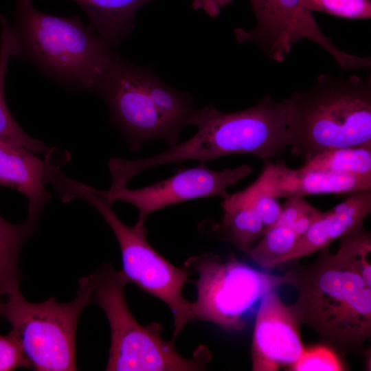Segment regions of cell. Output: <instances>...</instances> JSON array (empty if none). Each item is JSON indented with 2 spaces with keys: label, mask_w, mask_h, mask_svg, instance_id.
<instances>
[{
  "label": "cell",
  "mask_w": 371,
  "mask_h": 371,
  "mask_svg": "<svg viewBox=\"0 0 371 371\" xmlns=\"http://www.w3.org/2000/svg\"><path fill=\"white\" fill-rule=\"evenodd\" d=\"M297 297L290 308L322 341L344 355H362L371 337V288L329 247L311 264L289 270Z\"/></svg>",
  "instance_id": "1"
},
{
  "label": "cell",
  "mask_w": 371,
  "mask_h": 371,
  "mask_svg": "<svg viewBox=\"0 0 371 371\" xmlns=\"http://www.w3.org/2000/svg\"><path fill=\"white\" fill-rule=\"evenodd\" d=\"M292 154L304 161L339 148L371 145V76H318L283 100Z\"/></svg>",
  "instance_id": "2"
},
{
  "label": "cell",
  "mask_w": 371,
  "mask_h": 371,
  "mask_svg": "<svg viewBox=\"0 0 371 371\" xmlns=\"http://www.w3.org/2000/svg\"><path fill=\"white\" fill-rule=\"evenodd\" d=\"M190 125L196 126L197 132L189 139L152 157L128 159L125 168L128 175L133 177L163 164L205 162L231 155L269 159L281 155L290 144L284 103L270 95L236 112H222L212 104L195 109Z\"/></svg>",
  "instance_id": "3"
},
{
  "label": "cell",
  "mask_w": 371,
  "mask_h": 371,
  "mask_svg": "<svg viewBox=\"0 0 371 371\" xmlns=\"http://www.w3.org/2000/svg\"><path fill=\"white\" fill-rule=\"evenodd\" d=\"M13 17L18 56L69 86L93 91L117 54L78 16L49 14L17 0Z\"/></svg>",
  "instance_id": "4"
},
{
  "label": "cell",
  "mask_w": 371,
  "mask_h": 371,
  "mask_svg": "<svg viewBox=\"0 0 371 371\" xmlns=\"http://www.w3.org/2000/svg\"><path fill=\"white\" fill-rule=\"evenodd\" d=\"M107 104L112 122L132 150L154 139L177 144L196 109L186 92L172 89L147 67L117 54L94 90Z\"/></svg>",
  "instance_id": "5"
},
{
  "label": "cell",
  "mask_w": 371,
  "mask_h": 371,
  "mask_svg": "<svg viewBox=\"0 0 371 371\" xmlns=\"http://www.w3.org/2000/svg\"><path fill=\"white\" fill-rule=\"evenodd\" d=\"M93 302L104 312L109 323L111 344L106 370L194 371L206 370L212 356L205 346L199 347L192 358L181 356L174 339L161 337V326H142L133 317L124 297L129 282L122 271L104 265L93 273Z\"/></svg>",
  "instance_id": "6"
},
{
  "label": "cell",
  "mask_w": 371,
  "mask_h": 371,
  "mask_svg": "<svg viewBox=\"0 0 371 371\" xmlns=\"http://www.w3.org/2000/svg\"><path fill=\"white\" fill-rule=\"evenodd\" d=\"M95 277L78 281L76 297L60 303L54 297L41 303L28 302L19 292L0 300V313L21 340L31 368L37 371L76 370V334L80 315L93 302Z\"/></svg>",
  "instance_id": "7"
},
{
  "label": "cell",
  "mask_w": 371,
  "mask_h": 371,
  "mask_svg": "<svg viewBox=\"0 0 371 371\" xmlns=\"http://www.w3.org/2000/svg\"><path fill=\"white\" fill-rule=\"evenodd\" d=\"M63 193L67 201L80 197L88 201L102 215L119 243L122 260V273L128 282L165 302L174 318V339L190 322L194 319L192 302L183 295L188 280L185 267H177L161 256L148 243L144 225L130 227L116 216L111 204L96 189L68 179Z\"/></svg>",
  "instance_id": "8"
},
{
  "label": "cell",
  "mask_w": 371,
  "mask_h": 371,
  "mask_svg": "<svg viewBox=\"0 0 371 371\" xmlns=\"http://www.w3.org/2000/svg\"><path fill=\"white\" fill-rule=\"evenodd\" d=\"M186 265L198 273L196 300L192 302L194 319L213 322L228 331L244 328L247 313L259 300L293 282L290 271L274 275L212 253L192 257Z\"/></svg>",
  "instance_id": "9"
},
{
  "label": "cell",
  "mask_w": 371,
  "mask_h": 371,
  "mask_svg": "<svg viewBox=\"0 0 371 371\" xmlns=\"http://www.w3.org/2000/svg\"><path fill=\"white\" fill-rule=\"evenodd\" d=\"M256 19L251 30L236 28L239 43L253 42L270 59L284 61L295 44L308 39L325 49L342 69L371 67L370 57H361L340 50L326 36L302 0H249Z\"/></svg>",
  "instance_id": "10"
},
{
  "label": "cell",
  "mask_w": 371,
  "mask_h": 371,
  "mask_svg": "<svg viewBox=\"0 0 371 371\" xmlns=\"http://www.w3.org/2000/svg\"><path fill=\"white\" fill-rule=\"evenodd\" d=\"M252 171L253 167L250 165L216 171L203 162L142 188L133 190L124 186L113 190L97 191L111 204L122 201L134 205L139 211L136 223L144 225L150 214L179 203L199 198L224 199L229 195L227 188Z\"/></svg>",
  "instance_id": "11"
},
{
  "label": "cell",
  "mask_w": 371,
  "mask_h": 371,
  "mask_svg": "<svg viewBox=\"0 0 371 371\" xmlns=\"http://www.w3.org/2000/svg\"><path fill=\"white\" fill-rule=\"evenodd\" d=\"M260 302L252 336V370L276 371L289 368L306 350L300 337V324L276 290Z\"/></svg>",
  "instance_id": "12"
},
{
  "label": "cell",
  "mask_w": 371,
  "mask_h": 371,
  "mask_svg": "<svg viewBox=\"0 0 371 371\" xmlns=\"http://www.w3.org/2000/svg\"><path fill=\"white\" fill-rule=\"evenodd\" d=\"M251 190L278 198L335 194H351L371 190V177H358L303 168L284 161L268 163Z\"/></svg>",
  "instance_id": "13"
},
{
  "label": "cell",
  "mask_w": 371,
  "mask_h": 371,
  "mask_svg": "<svg viewBox=\"0 0 371 371\" xmlns=\"http://www.w3.org/2000/svg\"><path fill=\"white\" fill-rule=\"evenodd\" d=\"M28 149L0 143V186H7L25 195L28 199L27 218L37 221L49 194L45 188L47 161Z\"/></svg>",
  "instance_id": "14"
},
{
  "label": "cell",
  "mask_w": 371,
  "mask_h": 371,
  "mask_svg": "<svg viewBox=\"0 0 371 371\" xmlns=\"http://www.w3.org/2000/svg\"><path fill=\"white\" fill-rule=\"evenodd\" d=\"M370 212L371 190L349 194L339 204L323 212L322 216L299 239L286 262L311 255L329 247L346 232L363 225Z\"/></svg>",
  "instance_id": "15"
},
{
  "label": "cell",
  "mask_w": 371,
  "mask_h": 371,
  "mask_svg": "<svg viewBox=\"0 0 371 371\" xmlns=\"http://www.w3.org/2000/svg\"><path fill=\"white\" fill-rule=\"evenodd\" d=\"M71 1L85 12L89 26L113 47L130 35L135 27L134 19L137 11L153 0Z\"/></svg>",
  "instance_id": "16"
},
{
  "label": "cell",
  "mask_w": 371,
  "mask_h": 371,
  "mask_svg": "<svg viewBox=\"0 0 371 371\" xmlns=\"http://www.w3.org/2000/svg\"><path fill=\"white\" fill-rule=\"evenodd\" d=\"M0 143L24 147L32 153L47 152L49 148L39 139L29 136L12 117L6 104L4 82L8 63L12 56L19 55V43L12 25L0 14Z\"/></svg>",
  "instance_id": "17"
},
{
  "label": "cell",
  "mask_w": 371,
  "mask_h": 371,
  "mask_svg": "<svg viewBox=\"0 0 371 371\" xmlns=\"http://www.w3.org/2000/svg\"><path fill=\"white\" fill-rule=\"evenodd\" d=\"M221 206V221L214 229L247 254L265 233L260 219L251 205L235 194L223 199Z\"/></svg>",
  "instance_id": "18"
},
{
  "label": "cell",
  "mask_w": 371,
  "mask_h": 371,
  "mask_svg": "<svg viewBox=\"0 0 371 371\" xmlns=\"http://www.w3.org/2000/svg\"><path fill=\"white\" fill-rule=\"evenodd\" d=\"M36 223L27 218L21 224H12L0 216V297L20 292L19 256L25 240L34 232Z\"/></svg>",
  "instance_id": "19"
},
{
  "label": "cell",
  "mask_w": 371,
  "mask_h": 371,
  "mask_svg": "<svg viewBox=\"0 0 371 371\" xmlns=\"http://www.w3.org/2000/svg\"><path fill=\"white\" fill-rule=\"evenodd\" d=\"M302 167L352 176L371 177V145L328 150L304 161Z\"/></svg>",
  "instance_id": "20"
},
{
  "label": "cell",
  "mask_w": 371,
  "mask_h": 371,
  "mask_svg": "<svg viewBox=\"0 0 371 371\" xmlns=\"http://www.w3.org/2000/svg\"><path fill=\"white\" fill-rule=\"evenodd\" d=\"M299 237L288 226L276 225L268 229L247 254L259 267L273 269L286 262Z\"/></svg>",
  "instance_id": "21"
},
{
  "label": "cell",
  "mask_w": 371,
  "mask_h": 371,
  "mask_svg": "<svg viewBox=\"0 0 371 371\" xmlns=\"http://www.w3.org/2000/svg\"><path fill=\"white\" fill-rule=\"evenodd\" d=\"M371 288V234L363 225H359L339 238L337 251Z\"/></svg>",
  "instance_id": "22"
},
{
  "label": "cell",
  "mask_w": 371,
  "mask_h": 371,
  "mask_svg": "<svg viewBox=\"0 0 371 371\" xmlns=\"http://www.w3.org/2000/svg\"><path fill=\"white\" fill-rule=\"evenodd\" d=\"M311 12H321L346 19L371 18L370 0H302Z\"/></svg>",
  "instance_id": "23"
},
{
  "label": "cell",
  "mask_w": 371,
  "mask_h": 371,
  "mask_svg": "<svg viewBox=\"0 0 371 371\" xmlns=\"http://www.w3.org/2000/svg\"><path fill=\"white\" fill-rule=\"evenodd\" d=\"M287 370L341 371L346 370V367L335 351L324 345L306 349L298 361L289 367Z\"/></svg>",
  "instance_id": "24"
},
{
  "label": "cell",
  "mask_w": 371,
  "mask_h": 371,
  "mask_svg": "<svg viewBox=\"0 0 371 371\" xmlns=\"http://www.w3.org/2000/svg\"><path fill=\"white\" fill-rule=\"evenodd\" d=\"M234 194L251 205L260 219L265 232L277 224L282 213V205L276 198L255 192L249 187Z\"/></svg>",
  "instance_id": "25"
},
{
  "label": "cell",
  "mask_w": 371,
  "mask_h": 371,
  "mask_svg": "<svg viewBox=\"0 0 371 371\" xmlns=\"http://www.w3.org/2000/svg\"><path fill=\"white\" fill-rule=\"evenodd\" d=\"M20 368L29 369L31 366L18 333L12 328L6 335H0V371Z\"/></svg>",
  "instance_id": "26"
},
{
  "label": "cell",
  "mask_w": 371,
  "mask_h": 371,
  "mask_svg": "<svg viewBox=\"0 0 371 371\" xmlns=\"http://www.w3.org/2000/svg\"><path fill=\"white\" fill-rule=\"evenodd\" d=\"M312 207L303 197L293 196L288 198L282 205V213L276 225L291 227V225L300 216Z\"/></svg>",
  "instance_id": "27"
},
{
  "label": "cell",
  "mask_w": 371,
  "mask_h": 371,
  "mask_svg": "<svg viewBox=\"0 0 371 371\" xmlns=\"http://www.w3.org/2000/svg\"><path fill=\"white\" fill-rule=\"evenodd\" d=\"M323 212L315 207L300 216L291 226L299 239L309 229L322 215Z\"/></svg>",
  "instance_id": "28"
},
{
  "label": "cell",
  "mask_w": 371,
  "mask_h": 371,
  "mask_svg": "<svg viewBox=\"0 0 371 371\" xmlns=\"http://www.w3.org/2000/svg\"><path fill=\"white\" fill-rule=\"evenodd\" d=\"M234 0H192V8L194 10H203L210 17L220 14L221 9L232 3Z\"/></svg>",
  "instance_id": "29"
}]
</instances>
